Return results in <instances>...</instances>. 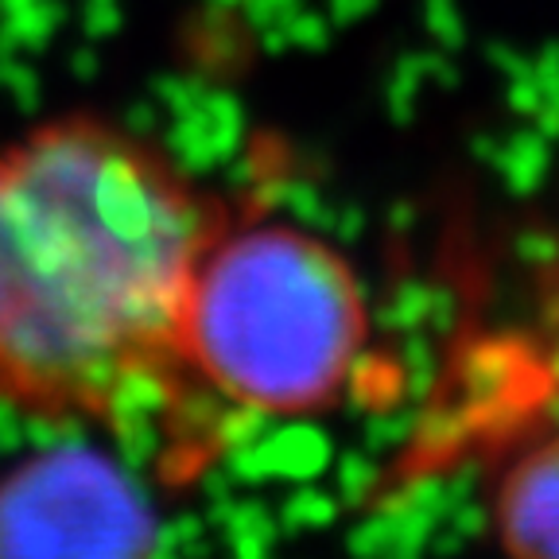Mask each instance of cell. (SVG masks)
<instances>
[{
  "mask_svg": "<svg viewBox=\"0 0 559 559\" xmlns=\"http://www.w3.org/2000/svg\"><path fill=\"white\" fill-rule=\"evenodd\" d=\"M229 229L167 159L97 121L0 148V401L132 428L175 408L191 284Z\"/></svg>",
  "mask_w": 559,
  "mask_h": 559,
  "instance_id": "1",
  "label": "cell"
},
{
  "mask_svg": "<svg viewBox=\"0 0 559 559\" xmlns=\"http://www.w3.org/2000/svg\"><path fill=\"white\" fill-rule=\"evenodd\" d=\"M366 338V299L349 264L292 226H229L187 299L183 354L194 381L257 416L334 408Z\"/></svg>",
  "mask_w": 559,
  "mask_h": 559,
  "instance_id": "2",
  "label": "cell"
},
{
  "mask_svg": "<svg viewBox=\"0 0 559 559\" xmlns=\"http://www.w3.org/2000/svg\"><path fill=\"white\" fill-rule=\"evenodd\" d=\"M144 489L94 447H51L0 478V559H152Z\"/></svg>",
  "mask_w": 559,
  "mask_h": 559,
  "instance_id": "3",
  "label": "cell"
},
{
  "mask_svg": "<svg viewBox=\"0 0 559 559\" xmlns=\"http://www.w3.org/2000/svg\"><path fill=\"white\" fill-rule=\"evenodd\" d=\"M493 528L509 559H559V431L501 471Z\"/></svg>",
  "mask_w": 559,
  "mask_h": 559,
  "instance_id": "4",
  "label": "cell"
}]
</instances>
